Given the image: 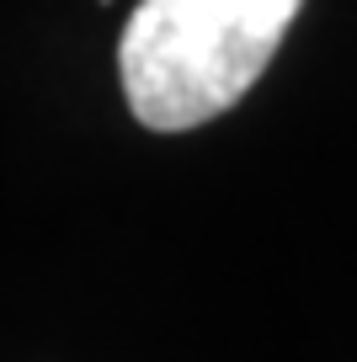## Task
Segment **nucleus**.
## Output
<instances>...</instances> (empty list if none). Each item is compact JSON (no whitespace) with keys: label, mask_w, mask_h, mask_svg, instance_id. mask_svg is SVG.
Segmentation results:
<instances>
[{"label":"nucleus","mask_w":357,"mask_h":362,"mask_svg":"<svg viewBox=\"0 0 357 362\" xmlns=\"http://www.w3.org/2000/svg\"><path fill=\"white\" fill-rule=\"evenodd\" d=\"M304 0H139L118 43L128 112L155 134L224 117L272 64Z\"/></svg>","instance_id":"1"}]
</instances>
